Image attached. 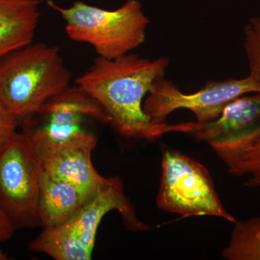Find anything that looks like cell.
I'll list each match as a JSON object with an SVG mask.
<instances>
[{"label": "cell", "instance_id": "obj_1", "mask_svg": "<svg viewBox=\"0 0 260 260\" xmlns=\"http://www.w3.org/2000/svg\"><path fill=\"white\" fill-rule=\"evenodd\" d=\"M169 64V58L164 56L150 59L132 53L112 59L98 56L75 83L100 104L109 125L123 136L151 140L169 133L191 134L199 126L196 121L154 124L143 109L145 97Z\"/></svg>", "mask_w": 260, "mask_h": 260}, {"label": "cell", "instance_id": "obj_12", "mask_svg": "<svg viewBox=\"0 0 260 260\" xmlns=\"http://www.w3.org/2000/svg\"><path fill=\"white\" fill-rule=\"evenodd\" d=\"M259 122L260 92L234 99L224 107L216 119L200 124L192 135L197 139L208 143L241 134Z\"/></svg>", "mask_w": 260, "mask_h": 260}, {"label": "cell", "instance_id": "obj_7", "mask_svg": "<svg viewBox=\"0 0 260 260\" xmlns=\"http://www.w3.org/2000/svg\"><path fill=\"white\" fill-rule=\"evenodd\" d=\"M260 83L251 75L240 79L210 81L194 93H182L177 85L164 76L154 82L143 103L145 114L154 124H168L167 119L177 109L191 111L200 124L215 120L224 107L246 94L259 93Z\"/></svg>", "mask_w": 260, "mask_h": 260}, {"label": "cell", "instance_id": "obj_8", "mask_svg": "<svg viewBox=\"0 0 260 260\" xmlns=\"http://www.w3.org/2000/svg\"><path fill=\"white\" fill-rule=\"evenodd\" d=\"M37 114L47 117L42 127L28 133L38 150L81 138L88 133L83 126L85 118L109 124V117L100 104L78 85L68 87L52 98Z\"/></svg>", "mask_w": 260, "mask_h": 260}, {"label": "cell", "instance_id": "obj_2", "mask_svg": "<svg viewBox=\"0 0 260 260\" xmlns=\"http://www.w3.org/2000/svg\"><path fill=\"white\" fill-rule=\"evenodd\" d=\"M71 79L59 48L32 42L0 59V105L18 120L37 115Z\"/></svg>", "mask_w": 260, "mask_h": 260}, {"label": "cell", "instance_id": "obj_16", "mask_svg": "<svg viewBox=\"0 0 260 260\" xmlns=\"http://www.w3.org/2000/svg\"><path fill=\"white\" fill-rule=\"evenodd\" d=\"M18 119L0 105V151L16 133Z\"/></svg>", "mask_w": 260, "mask_h": 260}, {"label": "cell", "instance_id": "obj_14", "mask_svg": "<svg viewBox=\"0 0 260 260\" xmlns=\"http://www.w3.org/2000/svg\"><path fill=\"white\" fill-rule=\"evenodd\" d=\"M222 256L227 260H260L259 216L234 223Z\"/></svg>", "mask_w": 260, "mask_h": 260}, {"label": "cell", "instance_id": "obj_6", "mask_svg": "<svg viewBox=\"0 0 260 260\" xmlns=\"http://www.w3.org/2000/svg\"><path fill=\"white\" fill-rule=\"evenodd\" d=\"M42 162L28 133H15L0 151V208L15 229L40 225Z\"/></svg>", "mask_w": 260, "mask_h": 260}, {"label": "cell", "instance_id": "obj_17", "mask_svg": "<svg viewBox=\"0 0 260 260\" xmlns=\"http://www.w3.org/2000/svg\"><path fill=\"white\" fill-rule=\"evenodd\" d=\"M15 230L9 218L0 208V243L9 240ZM5 259H8V256L0 249V260Z\"/></svg>", "mask_w": 260, "mask_h": 260}, {"label": "cell", "instance_id": "obj_4", "mask_svg": "<svg viewBox=\"0 0 260 260\" xmlns=\"http://www.w3.org/2000/svg\"><path fill=\"white\" fill-rule=\"evenodd\" d=\"M47 4L64 20L68 37L91 46L101 57L112 59L129 54L146 39L150 20L139 0H127L114 10L82 1L67 8L53 0H48Z\"/></svg>", "mask_w": 260, "mask_h": 260}, {"label": "cell", "instance_id": "obj_5", "mask_svg": "<svg viewBox=\"0 0 260 260\" xmlns=\"http://www.w3.org/2000/svg\"><path fill=\"white\" fill-rule=\"evenodd\" d=\"M156 205L182 218L213 216L232 223L237 220L224 208L206 168L178 150L167 149L162 153Z\"/></svg>", "mask_w": 260, "mask_h": 260}, {"label": "cell", "instance_id": "obj_11", "mask_svg": "<svg viewBox=\"0 0 260 260\" xmlns=\"http://www.w3.org/2000/svg\"><path fill=\"white\" fill-rule=\"evenodd\" d=\"M90 199L69 181L42 171L39 195L40 225L44 229L59 226Z\"/></svg>", "mask_w": 260, "mask_h": 260}, {"label": "cell", "instance_id": "obj_13", "mask_svg": "<svg viewBox=\"0 0 260 260\" xmlns=\"http://www.w3.org/2000/svg\"><path fill=\"white\" fill-rule=\"evenodd\" d=\"M220 155L229 174L247 187L260 189V122L225 140Z\"/></svg>", "mask_w": 260, "mask_h": 260}, {"label": "cell", "instance_id": "obj_15", "mask_svg": "<svg viewBox=\"0 0 260 260\" xmlns=\"http://www.w3.org/2000/svg\"><path fill=\"white\" fill-rule=\"evenodd\" d=\"M244 46L249 75L260 83V18L249 20L244 29Z\"/></svg>", "mask_w": 260, "mask_h": 260}, {"label": "cell", "instance_id": "obj_3", "mask_svg": "<svg viewBox=\"0 0 260 260\" xmlns=\"http://www.w3.org/2000/svg\"><path fill=\"white\" fill-rule=\"evenodd\" d=\"M113 210L120 214L130 230L140 232L150 229L138 218L124 194L120 178L111 177L70 220L59 226L44 229L30 243L29 249L56 260L91 259L99 225Z\"/></svg>", "mask_w": 260, "mask_h": 260}, {"label": "cell", "instance_id": "obj_10", "mask_svg": "<svg viewBox=\"0 0 260 260\" xmlns=\"http://www.w3.org/2000/svg\"><path fill=\"white\" fill-rule=\"evenodd\" d=\"M42 0H0V59L31 44Z\"/></svg>", "mask_w": 260, "mask_h": 260}, {"label": "cell", "instance_id": "obj_9", "mask_svg": "<svg viewBox=\"0 0 260 260\" xmlns=\"http://www.w3.org/2000/svg\"><path fill=\"white\" fill-rule=\"evenodd\" d=\"M96 144V137L88 132L66 144L37 150L42 171L69 181L91 198L109 180L97 172L92 162V152Z\"/></svg>", "mask_w": 260, "mask_h": 260}]
</instances>
